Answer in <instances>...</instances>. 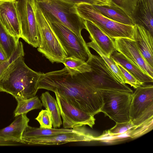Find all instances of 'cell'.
Wrapping results in <instances>:
<instances>
[{"instance_id": "cell-1", "label": "cell", "mask_w": 153, "mask_h": 153, "mask_svg": "<svg viewBox=\"0 0 153 153\" xmlns=\"http://www.w3.org/2000/svg\"><path fill=\"white\" fill-rule=\"evenodd\" d=\"M38 88L56 92L71 105L94 116L101 112L104 104L99 90L79 74L71 76L65 67L59 70L42 73Z\"/></svg>"}, {"instance_id": "cell-2", "label": "cell", "mask_w": 153, "mask_h": 153, "mask_svg": "<svg viewBox=\"0 0 153 153\" xmlns=\"http://www.w3.org/2000/svg\"><path fill=\"white\" fill-rule=\"evenodd\" d=\"M23 57L12 62L0 77V91L11 94L16 99H27L35 96L42 74L29 68Z\"/></svg>"}, {"instance_id": "cell-3", "label": "cell", "mask_w": 153, "mask_h": 153, "mask_svg": "<svg viewBox=\"0 0 153 153\" xmlns=\"http://www.w3.org/2000/svg\"><path fill=\"white\" fill-rule=\"evenodd\" d=\"M35 5L50 22L65 26L83 39L81 31L85 27L84 20L77 13L75 4L64 0H34Z\"/></svg>"}, {"instance_id": "cell-4", "label": "cell", "mask_w": 153, "mask_h": 153, "mask_svg": "<svg viewBox=\"0 0 153 153\" xmlns=\"http://www.w3.org/2000/svg\"><path fill=\"white\" fill-rule=\"evenodd\" d=\"M76 11L84 20L92 22L113 39L126 38L133 40V26L115 22L102 14L93 4L85 3L75 4Z\"/></svg>"}, {"instance_id": "cell-5", "label": "cell", "mask_w": 153, "mask_h": 153, "mask_svg": "<svg viewBox=\"0 0 153 153\" xmlns=\"http://www.w3.org/2000/svg\"><path fill=\"white\" fill-rule=\"evenodd\" d=\"M90 66L91 72L79 74L91 86L97 90H113L133 93L127 85L120 83L100 56L91 54L86 62Z\"/></svg>"}, {"instance_id": "cell-6", "label": "cell", "mask_w": 153, "mask_h": 153, "mask_svg": "<svg viewBox=\"0 0 153 153\" xmlns=\"http://www.w3.org/2000/svg\"><path fill=\"white\" fill-rule=\"evenodd\" d=\"M99 90L104 103L101 112L116 123L129 121L130 108L133 93L117 90Z\"/></svg>"}, {"instance_id": "cell-7", "label": "cell", "mask_w": 153, "mask_h": 153, "mask_svg": "<svg viewBox=\"0 0 153 153\" xmlns=\"http://www.w3.org/2000/svg\"><path fill=\"white\" fill-rule=\"evenodd\" d=\"M35 15L41 37L38 51L52 63H62L66 53L49 22L36 5Z\"/></svg>"}, {"instance_id": "cell-8", "label": "cell", "mask_w": 153, "mask_h": 153, "mask_svg": "<svg viewBox=\"0 0 153 153\" xmlns=\"http://www.w3.org/2000/svg\"><path fill=\"white\" fill-rule=\"evenodd\" d=\"M20 38L33 47H39L41 37L35 15L34 0H17Z\"/></svg>"}, {"instance_id": "cell-9", "label": "cell", "mask_w": 153, "mask_h": 153, "mask_svg": "<svg viewBox=\"0 0 153 153\" xmlns=\"http://www.w3.org/2000/svg\"><path fill=\"white\" fill-rule=\"evenodd\" d=\"M129 116L135 126L153 118V86L145 84L132 94Z\"/></svg>"}, {"instance_id": "cell-10", "label": "cell", "mask_w": 153, "mask_h": 153, "mask_svg": "<svg viewBox=\"0 0 153 153\" xmlns=\"http://www.w3.org/2000/svg\"><path fill=\"white\" fill-rule=\"evenodd\" d=\"M49 23L67 57H75L85 62L88 60L91 53L83 38H79L61 24Z\"/></svg>"}, {"instance_id": "cell-11", "label": "cell", "mask_w": 153, "mask_h": 153, "mask_svg": "<svg viewBox=\"0 0 153 153\" xmlns=\"http://www.w3.org/2000/svg\"><path fill=\"white\" fill-rule=\"evenodd\" d=\"M65 128H72L76 126L88 125L92 128L95 124L94 115L80 110L68 102L58 92H55Z\"/></svg>"}, {"instance_id": "cell-12", "label": "cell", "mask_w": 153, "mask_h": 153, "mask_svg": "<svg viewBox=\"0 0 153 153\" xmlns=\"http://www.w3.org/2000/svg\"><path fill=\"white\" fill-rule=\"evenodd\" d=\"M96 140V137L83 126L73 132L48 137L22 139L20 142L30 145H59L71 142H89Z\"/></svg>"}, {"instance_id": "cell-13", "label": "cell", "mask_w": 153, "mask_h": 153, "mask_svg": "<svg viewBox=\"0 0 153 153\" xmlns=\"http://www.w3.org/2000/svg\"><path fill=\"white\" fill-rule=\"evenodd\" d=\"M114 41L116 50L130 62L153 78V67L145 60L134 40L122 38L115 39Z\"/></svg>"}, {"instance_id": "cell-14", "label": "cell", "mask_w": 153, "mask_h": 153, "mask_svg": "<svg viewBox=\"0 0 153 153\" xmlns=\"http://www.w3.org/2000/svg\"><path fill=\"white\" fill-rule=\"evenodd\" d=\"M17 0H0V22L14 37L20 38V28Z\"/></svg>"}, {"instance_id": "cell-15", "label": "cell", "mask_w": 153, "mask_h": 153, "mask_svg": "<svg viewBox=\"0 0 153 153\" xmlns=\"http://www.w3.org/2000/svg\"><path fill=\"white\" fill-rule=\"evenodd\" d=\"M133 39L148 63L153 67V39L150 32L137 24L133 26Z\"/></svg>"}, {"instance_id": "cell-16", "label": "cell", "mask_w": 153, "mask_h": 153, "mask_svg": "<svg viewBox=\"0 0 153 153\" xmlns=\"http://www.w3.org/2000/svg\"><path fill=\"white\" fill-rule=\"evenodd\" d=\"M85 29L88 32L89 38L93 41L108 57L115 50L114 39L105 34L92 22L84 20Z\"/></svg>"}, {"instance_id": "cell-17", "label": "cell", "mask_w": 153, "mask_h": 153, "mask_svg": "<svg viewBox=\"0 0 153 153\" xmlns=\"http://www.w3.org/2000/svg\"><path fill=\"white\" fill-rule=\"evenodd\" d=\"M27 113L16 117L15 120L8 126L0 130V140L5 141L21 142L23 133L28 125L29 119Z\"/></svg>"}, {"instance_id": "cell-18", "label": "cell", "mask_w": 153, "mask_h": 153, "mask_svg": "<svg viewBox=\"0 0 153 153\" xmlns=\"http://www.w3.org/2000/svg\"><path fill=\"white\" fill-rule=\"evenodd\" d=\"M135 24L141 25L153 35V5L150 0H137L134 16Z\"/></svg>"}, {"instance_id": "cell-19", "label": "cell", "mask_w": 153, "mask_h": 153, "mask_svg": "<svg viewBox=\"0 0 153 153\" xmlns=\"http://www.w3.org/2000/svg\"><path fill=\"white\" fill-rule=\"evenodd\" d=\"M110 57L115 62L121 65L140 82L145 84L153 82V78L130 62L123 54L117 50L112 53Z\"/></svg>"}, {"instance_id": "cell-20", "label": "cell", "mask_w": 153, "mask_h": 153, "mask_svg": "<svg viewBox=\"0 0 153 153\" xmlns=\"http://www.w3.org/2000/svg\"><path fill=\"white\" fill-rule=\"evenodd\" d=\"M80 126H76L69 129L64 128H36L28 125L24 130L21 139L48 137L61 133L73 132L77 130Z\"/></svg>"}, {"instance_id": "cell-21", "label": "cell", "mask_w": 153, "mask_h": 153, "mask_svg": "<svg viewBox=\"0 0 153 153\" xmlns=\"http://www.w3.org/2000/svg\"><path fill=\"white\" fill-rule=\"evenodd\" d=\"M93 5L103 15L115 22L131 26L135 25L124 12L113 4L111 6Z\"/></svg>"}, {"instance_id": "cell-22", "label": "cell", "mask_w": 153, "mask_h": 153, "mask_svg": "<svg viewBox=\"0 0 153 153\" xmlns=\"http://www.w3.org/2000/svg\"><path fill=\"white\" fill-rule=\"evenodd\" d=\"M40 99L42 105L51 116L53 128H59L62 122L60 109L56 100L48 91L42 94Z\"/></svg>"}, {"instance_id": "cell-23", "label": "cell", "mask_w": 153, "mask_h": 153, "mask_svg": "<svg viewBox=\"0 0 153 153\" xmlns=\"http://www.w3.org/2000/svg\"><path fill=\"white\" fill-rule=\"evenodd\" d=\"M72 76L91 71L90 66L86 62L74 57H66L62 63Z\"/></svg>"}, {"instance_id": "cell-24", "label": "cell", "mask_w": 153, "mask_h": 153, "mask_svg": "<svg viewBox=\"0 0 153 153\" xmlns=\"http://www.w3.org/2000/svg\"><path fill=\"white\" fill-rule=\"evenodd\" d=\"M91 41V42L86 43L88 47L95 50L102 58L113 73L116 78L119 82L124 84H127L124 77L114 61L110 57H107L97 44L93 41Z\"/></svg>"}, {"instance_id": "cell-25", "label": "cell", "mask_w": 153, "mask_h": 153, "mask_svg": "<svg viewBox=\"0 0 153 153\" xmlns=\"http://www.w3.org/2000/svg\"><path fill=\"white\" fill-rule=\"evenodd\" d=\"M19 39L9 34L0 22V45L8 58L16 49Z\"/></svg>"}, {"instance_id": "cell-26", "label": "cell", "mask_w": 153, "mask_h": 153, "mask_svg": "<svg viewBox=\"0 0 153 153\" xmlns=\"http://www.w3.org/2000/svg\"><path fill=\"white\" fill-rule=\"evenodd\" d=\"M16 99L18 104L14 111L15 117L33 109H40L43 106L41 100L36 96L27 99Z\"/></svg>"}, {"instance_id": "cell-27", "label": "cell", "mask_w": 153, "mask_h": 153, "mask_svg": "<svg viewBox=\"0 0 153 153\" xmlns=\"http://www.w3.org/2000/svg\"><path fill=\"white\" fill-rule=\"evenodd\" d=\"M111 0L112 4L122 10L134 22V16L137 0Z\"/></svg>"}, {"instance_id": "cell-28", "label": "cell", "mask_w": 153, "mask_h": 153, "mask_svg": "<svg viewBox=\"0 0 153 153\" xmlns=\"http://www.w3.org/2000/svg\"><path fill=\"white\" fill-rule=\"evenodd\" d=\"M153 128V118L129 130V136L132 138L141 136L150 131Z\"/></svg>"}, {"instance_id": "cell-29", "label": "cell", "mask_w": 153, "mask_h": 153, "mask_svg": "<svg viewBox=\"0 0 153 153\" xmlns=\"http://www.w3.org/2000/svg\"><path fill=\"white\" fill-rule=\"evenodd\" d=\"M25 55L22 43L19 41L18 46L10 57L6 61L0 64V77L8 67L14 60L18 57Z\"/></svg>"}, {"instance_id": "cell-30", "label": "cell", "mask_w": 153, "mask_h": 153, "mask_svg": "<svg viewBox=\"0 0 153 153\" xmlns=\"http://www.w3.org/2000/svg\"><path fill=\"white\" fill-rule=\"evenodd\" d=\"M135 127L130 120L127 122L116 123L115 126L108 130L107 133L110 136L119 135L126 133Z\"/></svg>"}, {"instance_id": "cell-31", "label": "cell", "mask_w": 153, "mask_h": 153, "mask_svg": "<svg viewBox=\"0 0 153 153\" xmlns=\"http://www.w3.org/2000/svg\"><path fill=\"white\" fill-rule=\"evenodd\" d=\"M115 62V61H114ZM117 66L120 69L127 82L134 89L145 84L137 79L131 74L128 71L119 63L115 62Z\"/></svg>"}, {"instance_id": "cell-32", "label": "cell", "mask_w": 153, "mask_h": 153, "mask_svg": "<svg viewBox=\"0 0 153 153\" xmlns=\"http://www.w3.org/2000/svg\"><path fill=\"white\" fill-rule=\"evenodd\" d=\"M39 123L40 128H52V121L51 116L46 109H42L35 118Z\"/></svg>"}, {"instance_id": "cell-33", "label": "cell", "mask_w": 153, "mask_h": 153, "mask_svg": "<svg viewBox=\"0 0 153 153\" xmlns=\"http://www.w3.org/2000/svg\"><path fill=\"white\" fill-rule=\"evenodd\" d=\"M65 1L74 4H78L82 3H87L94 5H102L100 3L93 0H64Z\"/></svg>"}, {"instance_id": "cell-34", "label": "cell", "mask_w": 153, "mask_h": 153, "mask_svg": "<svg viewBox=\"0 0 153 153\" xmlns=\"http://www.w3.org/2000/svg\"><path fill=\"white\" fill-rule=\"evenodd\" d=\"M9 58H8L4 50L0 45V64L6 61Z\"/></svg>"}, {"instance_id": "cell-35", "label": "cell", "mask_w": 153, "mask_h": 153, "mask_svg": "<svg viewBox=\"0 0 153 153\" xmlns=\"http://www.w3.org/2000/svg\"><path fill=\"white\" fill-rule=\"evenodd\" d=\"M101 4L102 5L111 6L112 5L111 0H93Z\"/></svg>"}, {"instance_id": "cell-36", "label": "cell", "mask_w": 153, "mask_h": 153, "mask_svg": "<svg viewBox=\"0 0 153 153\" xmlns=\"http://www.w3.org/2000/svg\"><path fill=\"white\" fill-rule=\"evenodd\" d=\"M151 4L153 5V0H150Z\"/></svg>"}]
</instances>
